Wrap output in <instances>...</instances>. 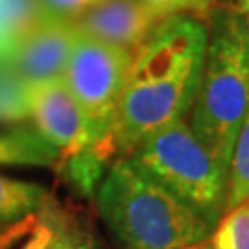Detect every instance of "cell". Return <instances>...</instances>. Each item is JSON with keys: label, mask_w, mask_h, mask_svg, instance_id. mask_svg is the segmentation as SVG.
<instances>
[{"label": "cell", "mask_w": 249, "mask_h": 249, "mask_svg": "<svg viewBox=\"0 0 249 249\" xmlns=\"http://www.w3.org/2000/svg\"><path fill=\"white\" fill-rule=\"evenodd\" d=\"M209 30L192 15L162 20L133 55L115 127V150L129 155L144 137L192 109L201 83Z\"/></svg>", "instance_id": "obj_1"}, {"label": "cell", "mask_w": 249, "mask_h": 249, "mask_svg": "<svg viewBox=\"0 0 249 249\" xmlns=\"http://www.w3.org/2000/svg\"><path fill=\"white\" fill-rule=\"evenodd\" d=\"M100 216L125 249H188L214 225L150 178L131 157L116 159L98 188Z\"/></svg>", "instance_id": "obj_2"}, {"label": "cell", "mask_w": 249, "mask_h": 249, "mask_svg": "<svg viewBox=\"0 0 249 249\" xmlns=\"http://www.w3.org/2000/svg\"><path fill=\"white\" fill-rule=\"evenodd\" d=\"M190 113L197 141L229 170L236 137L249 113V37L238 13H213L203 76Z\"/></svg>", "instance_id": "obj_3"}, {"label": "cell", "mask_w": 249, "mask_h": 249, "mask_svg": "<svg viewBox=\"0 0 249 249\" xmlns=\"http://www.w3.org/2000/svg\"><path fill=\"white\" fill-rule=\"evenodd\" d=\"M135 53L78 32L63 80L85 120V148L69 160L72 181L90 194L115 153V127Z\"/></svg>", "instance_id": "obj_4"}, {"label": "cell", "mask_w": 249, "mask_h": 249, "mask_svg": "<svg viewBox=\"0 0 249 249\" xmlns=\"http://www.w3.org/2000/svg\"><path fill=\"white\" fill-rule=\"evenodd\" d=\"M127 157L216 227L225 213L229 170L197 141L188 122L155 129Z\"/></svg>", "instance_id": "obj_5"}, {"label": "cell", "mask_w": 249, "mask_h": 249, "mask_svg": "<svg viewBox=\"0 0 249 249\" xmlns=\"http://www.w3.org/2000/svg\"><path fill=\"white\" fill-rule=\"evenodd\" d=\"M166 18L144 0H100L72 18V24L83 36L135 53Z\"/></svg>", "instance_id": "obj_6"}, {"label": "cell", "mask_w": 249, "mask_h": 249, "mask_svg": "<svg viewBox=\"0 0 249 249\" xmlns=\"http://www.w3.org/2000/svg\"><path fill=\"white\" fill-rule=\"evenodd\" d=\"M78 36L72 20L48 18L0 61V67L30 85L59 80Z\"/></svg>", "instance_id": "obj_7"}, {"label": "cell", "mask_w": 249, "mask_h": 249, "mask_svg": "<svg viewBox=\"0 0 249 249\" xmlns=\"http://www.w3.org/2000/svg\"><path fill=\"white\" fill-rule=\"evenodd\" d=\"M30 118L37 131L61 151L63 160L76 159L83 151L85 120L63 78L32 85Z\"/></svg>", "instance_id": "obj_8"}, {"label": "cell", "mask_w": 249, "mask_h": 249, "mask_svg": "<svg viewBox=\"0 0 249 249\" xmlns=\"http://www.w3.org/2000/svg\"><path fill=\"white\" fill-rule=\"evenodd\" d=\"M85 240L72 218L50 197L37 213L34 229L20 249H74Z\"/></svg>", "instance_id": "obj_9"}, {"label": "cell", "mask_w": 249, "mask_h": 249, "mask_svg": "<svg viewBox=\"0 0 249 249\" xmlns=\"http://www.w3.org/2000/svg\"><path fill=\"white\" fill-rule=\"evenodd\" d=\"M63 160L61 151L37 129L17 127L0 135V164L55 166Z\"/></svg>", "instance_id": "obj_10"}, {"label": "cell", "mask_w": 249, "mask_h": 249, "mask_svg": "<svg viewBox=\"0 0 249 249\" xmlns=\"http://www.w3.org/2000/svg\"><path fill=\"white\" fill-rule=\"evenodd\" d=\"M48 18L39 0H0V61Z\"/></svg>", "instance_id": "obj_11"}, {"label": "cell", "mask_w": 249, "mask_h": 249, "mask_svg": "<svg viewBox=\"0 0 249 249\" xmlns=\"http://www.w3.org/2000/svg\"><path fill=\"white\" fill-rule=\"evenodd\" d=\"M48 197L45 188L0 176V223L20 222L34 216Z\"/></svg>", "instance_id": "obj_12"}, {"label": "cell", "mask_w": 249, "mask_h": 249, "mask_svg": "<svg viewBox=\"0 0 249 249\" xmlns=\"http://www.w3.org/2000/svg\"><path fill=\"white\" fill-rule=\"evenodd\" d=\"M249 199V113L242 124L232 148L229 164V187L225 213Z\"/></svg>", "instance_id": "obj_13"}, {"label": "cell", "mask_w": 249, "mask_h": 249, "mask_svg": "<svg viewBox=\"0 0 249 249\" xmlns=\"http://www.w3.org/2000/svg\"><path fill=\"white\" fill-rule=\"evenodd\" d=\"M213 249H249V199L227 211L211 236Z\"/></svg>", "instance_id": "obj_14"}, {"label": "cell", "mask_w": 249, "mask_h": 249, "mask_svg": "<svg viewBox=\"0 0 249 249\" xmlns=\"http://www.w3.org/2000/svg\"><path fill=\"white\" fill-rule=\"evenodd\" d=\"M32 85L0 67V122H22L30 118Z\"/></svg>", "instance_id": "obj_15"}, {"label": "cell", "mask_w": 249, "mask_h": 249, "mask_svg": "<svg viewBox=\"0 0 249 249\" xmlns=\"http://www.w3.org/2000/svg\"><path fill=\"white\" fill-rule=\"evenodd\" d=\"M98 2L100 0H39V4L50 17L65 18V20H72L81 11L89 9Z\"/></svg>", "instance_id": "obj_16"}, {"label": "cell", "mask_w": 249, "mask_h": 249, "mask_svg": "<svg viewBox=\"0 0 249 249\" xmlns=\"http://www.w3.org/2000/svg\"><path fill=\"white\" fill-rule=\"evenodd\" d=\"M37 220V214L28 216L20 222L0 223V249H13L20 240H24L30 231L34 229Z\"/></svg>", "instance_id": "obj_17"}, {"label": "cell", "mask_w": 249, "mask_h": 249, "mask_svg": "<svg viewBox=\"0 0 249 249\" xmlns=\"http://www.w3.org/2000/svg\"><path fill=\"white\" fill-rule=\"evenodd\" d=\"M144 2H148L150 6L159 9L160 13L168 17L181 15L183 11L185 13H205L211 6V0H144Z\"/></svg>", "instance_id": "obj_18"}, {"label": "cell", "mask_w": 249, "mask_h": 249, "mask_svg": "<svg viewBox=\"0 0 249 249\" xmlns=\"http://www.w3.org/2000/svg\"><path fill=\"white\" fill-rule=\"evenodd\" d=\"M238 8L242 13H249V0H238Z\"/></svg>", "instance_id": "obj_19"}, {"label": "cell", "mask_w": 249, "mask_h": 249, "mask_svg": "<svg viewBox=\"0 0 249 249\" xmlns=\"http://www.w3.org/2000/svg\"><path fill=\"white\" fill-rule=\"evenodd\" d=\"M244 20V28H246V34L249 37V13H246V18H242Z\"/></svg>", "instance_id": "obj_20"}, {"label": "cell", "mask_w": 249, "mask_h": 249, "mask_svg": "<svg viewBox=\"0 0 249 249\" xmlns=\"http://www.w3.org/2000/svg\"><path fill=\"white\" fill-rule=\"evenodd\" d=\"M74 249H90V248H89V242H87V240H83V242H81V244H78V246H76V248H74Z\"/></svg>", "instance_id": "obj_21"}, {"label": "cell", "mask_w": 249, "mask_h": 249, "mask_svg": "<svg viewBox=\"0 0 249 249\" xmlns=\"http://www.w3.org/2000/svg\"><path fill=\"white\" fill-rule=\"evenodd\" d=\"M188 249H213L211 244H199V246H194V248H188Z\"/></svg>", "instance_id": "obj_22"}]
</instances>
